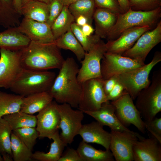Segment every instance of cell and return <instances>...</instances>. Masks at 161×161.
Here are the masks:
<instances>
[{
    "mask_svg": "<svg viewBox=\"0 0 161 161\" xmlns=\"http://www.w3.org/2000/svg\"><path fill=\"white\" fill-rule=\"evenodd\" d=\"M58 161H83L77 150L67 148Z\"/></svg>",
    "mask_w": 161,
    "mask_h": 161,
    "instance_id": "cell-42",
    "label": "cell"
},
{
    "mask_svg": "<svg viewBox=\"0 0 161 161\" xmlns=\"http://www.w3.org/2000/svg\"><path fill=\"white\" fill-rule=\"evenodd\" d=\"M81 30L84 35L89 37L92 35L95 31V29L93 27L92 25L87 23L81 27Z\"/></svg>",
    "mask_w": 161,
    "mask_h": 161,
    "instance_id": "cell-44",
    "label": "cell"
},
{
    "mask_svg": "<svg viewBox=\"0 0 161 161\" xmlns=\"http://www.w3.org/2000/svg\"><path fill=\"white\" fill-rule=\"evenodd\" d=\"M109 149L116 161H132L133 148L138 140L135 134L111 130Z\"/></svg>",
    "mask_w": 161,
    "mask_h": 161,
    "instance_id": "cell-13",
    "label": "cell"
},
{
    "mask_svg": "<svg viewBox=\"0 0 161 161\" xmlns=\"http://www.w3.org/2000/svg\"><path fill=\"white\" fill-rule=\"evenodd\" d=\"M95 7L94 0H80L68 7L75 18L79 15L83 16L87 18L91 25Z\"/></svg>",
    "mask_w": 161,
    "mask_h": 161,
    "instance_id": "cell-34",
    "label": "cell"
},
{
    "mask_svg": "<svg viewBox=\"0 0 161 161\" xmlns=\"http://www.w3.org/2000/svg\"><path fill=\"white\" fill-rule=\"evenodd\" d=\"M83 112L94 118L103 126H106L109 127L111 130L132 133L136 135L139 140L144 138L138 133L129 130L122 124L116 116L114 107L110 101L103 103L100 108L97 111Z\"/></svg>",
    "mask_w": 161,
    "mask_h": 161,
    "instance_id": "cell-18",
    "label": "cell"
},
{
    "mask_svg": "<svg viewBox=\"0 0 161 161\" xmlns=\"http://www.w3.org/2000/svg\"><path fill=\"white\" fill-rule=\"evenodd\" d=\"M133 100L126 92L118 99L110 103L114 107L116 116L123 125L127 127L132 124L142 133H144L145 129L144 122Z\"/></svg>",
    "mask_w": 161,
    "mask_h": 161,
    "instance_id": "cell-11",
    "label": "cell"
},
{
    "mask_svg": "<svg viewBox=\"0 0 161 161\" xmlns=\"http://www.w3.org/2000/svg\"><path fill=\"white\" fill-rule=\"evenodd\" d=\"M83 161H114V159L110 150L97 149L83 140L77 150Z\"/></svg>",
    "mask_w": 161,
    "mask_h": 161,
    "instance_id": "cell-25",
    "label": "cell"
},
{
    "mask_svg": "<svg viewBox=\"0 0 161 161\" xmlns=\"http://www.w3.org/2000/svg\"><path fill=\"white\" fill-rule=\"evenodd\" d=\"M21 16L13 7V0H0V25L12 26L18 22Z\"/></svg>",
    "mask_w": 161,
    "mask_h": 161,
    "instance_id": "cell-32",
    "label": "cell"
},
{
    "mask_svg": "<svg viewBox=\"0 0 161 161\" xmlns=\"http://www.w3.org/2000/svg\"><path fill=\"white\" fill-rule=\"evenodd\" d=\"M20 52L22 67L30 70L59 69L65 60L54 42L42 43L31 41Z\"/></svg>",
    "mask_w": 161,
    "mask_h": 161,
    "instance_id": "cell-2",
    "label": "cell"
},
{
    "mask_svg": "<svg viewBox=\"0 0 161 161\" xmlns=\"http://www.w3.org/2000/svg\"><path fill=\"white\" fill-rule=\"evenodd\" d=\"M135 106L145 121L154 118L161 111V70L153 73L150 84L136 97Z\"/></svg>",
    "mask_w": 161,
    "mask_h": 161,
    "instance_id": "cell-5",
    "label": "cell"
},
{
    "mask_svg": "<svg viewBox=\"0 0 161 161\" xmlns=\"http://www.w3.org/2000/svg\"><path fill=\"white\" fill-rule=\"evenodd\" d=\"M30 41L16 27L8 28L0 32V49L20 50L27 46Z\"/></svg>",
    "mask_w": 161,
    "mask_h": 161,
    "instance_id": "cell-22",
    "label": "cell"
},
{
    "mask_svg": "<svg viewBox=\"0 0 161 161\" xmlns=\"http://www.w3.org/2000/svg\"><path fill=\"white\" fill-rule=\"evenodd\" d=\"M130 9L135 11H149L161 7V0H128Z\"/></svg>",
    "mask_w": 161,
    "mask_h": 161,
    "instance_id": "cell-37",
    "label": "cell"
},
{
    "mask_svg": "<svg viewBox=\"0 0 161 161\" xmlns=\"http://www.w3.org/2000/svg\"><path fill=\"white\" fill-rule=\"evenodd\" d=\"M78 134L87 143H94L109 149L110 134L103 128V126L97 121L82 125Z\"/></svg>",
    "mask_w": 161,
    "mask_h": 161,
    "instance_id": "cell-20",
    "label": "cell"
},
{
    "mask_svg": "<svg viewBox=\"0 0 161 161\" xmlns=\"http://www.w3.org/2000/svg\"><path fill=\"white\" fill-rule=\"evenodd\" d=\"M53 142L50 145L49 151L47 153L39 151L33 153L32 158L38 161H58L67 145L61 139L59 131L52 137Z\"/></svg>",
    "mask_w": 161,
    "mask_h": 161,
    "instance_id": "cell-26",
    "label": "cell"
},
{
    "mask_svg": "<svg viewBox=\"0 0 161 161\" xmlns=\"http://www.w3.org/2000/svg\"><path fill=\"white\" fill-rule=\"evenodd\" d=\"M144 62L123 56L106 52L101 62V72L103 80L116 76L140 67Z\"/></svg>",
    "mask_w": 161,
    "mask_h": 161,
    "instance_id": "cell-12",
    "label": "cell"
},
{
    "mask_svg": "<svg viewBox=\"0 0 161 161\" xmlns=\"http://www.w3.org/2000/svg\"><path fill=\"white\" fill-rule=\"evenodd\" d=\"M53 99L49 91L35 93L24 97L20 111L33 114L45 108Z\"/></svg>",
    "mask_w": 161,
    "mask_h": 161,
    "instance_id": "cell-23",
    "label": "cell"
},
{
    "mask_svg": "<svg viewBox=\"0 0 161 161\" xmlns=\"http://www.w3.org/2000/svg\"><path fill=\"white\" fill-rule=\"evenodd\" d=\"M20 50L0 49V87L10 89L22 70Z\"/></svg>",
    "mask_w": 161,
    "mask_h": 161,
    "instance_id": "cell-10",
    "label": "cell"
},
{
    "mask_svg": "<svg viewBox=\"0 0 161 161\" xmlns=\"http://www.w3.org/2000/svg\"><path fill=\"white\" fill-rule=\"evenodd\" d=\"M71 29L86 52L88 51L101 40V38L95 34L89 37L86 35L82 31L81 27L78 25L75 22L71 24Z\"/></svg>",
    "mask_w": 161,
    "mask_h": 161,
    "instance_id": "cell-36",
    "label": "cell"
},
{
    "mask_svg": "<svg viewBox=\"0 0 161 161\" xmlns=\"http://www.w3.org/2000/svg\"><path fill=\"white\" fill-rule=\"evenodd\" d=\"M13 5L16 11L21 15V0H13Z\"/></svg>",
    "mask_w": 161,
    "mask_h": 161,
    "instance_id": "cell-47",
    "label": "cell"
},
{
    "mask_svg": "<svg viewBox=\"0 0 161 161\" xmlns=\"http://www.w3.org/2000/svg\"><path fill=\"white\" fill-rule=\"evenodd\" d=\"M3 161V159L2 157L1 156V155L0 153V161Z\"/></svg>",
    "mask_w": 161,
    "mask_h": 161,
    "instance_id": "cell-51",
    "label": "cell"
},
{
    "mask_svg": "<svg viewBox=\"0 0 161 161\" xmlns=\"http://www.w3.org/2000/svg\"><path fill=\"white\" fill-rule=\"evenodd\" d=\"M56 76L53 72L23 68L10 89L16 94L23 97L49 91Z\"/></svg>",
    "mask_w": 161,
    "mask_h": 161,
    "instance_id": "cell-3",
    "label": "cell"
},
{
    "mask_svg": "<svg viewBox=\"0 0 161 161\" xmlns=\"http://www.w3.org/2000/svg\"><path fill=\"white\" fill-rule=\"evenodd\" d=\"M161 41V21L152 30L142 34L133 46L122 55L145 62L151 50Z\"/></svg>",
    "mask_w": 161,
    "mask_h": 161,
    "instance_id": "cell-14",
    "label": "cell"
},
{
    "mask_svg": "<svg viewBox=\"0 0 161 161\" xmlns=\"http://www.w3.org/2000/svg\"><path fill=\"white\" fill-rule=\"evenodd\" d=\"M54 43L60 49L72 51L80 61L84 57L86 52L71 29L55 40Z\"/></svg>",
    "mask_w": 161,
    "mask_h": 161,
    "instance_id": "cell-27",
    "label": "cell"
},
{
    "mask_svg": "<svg viewBox=\"0 0 161 161\" xmlns=\"http://www.w3.org/2000/svg\"><path fill=\"white\" fill-rule=\"evenodd\" d=\"M161 17V7L149 11H135L130 9L117 16V21L109 33L108 41L118 38L124 30L134 27H155Z\"/></svg>",
    "mask_w": 161,
    "mask_h": 161,
    "instance_id": "cell-4",
    "label": "cell"
},
{
    "mask_svg": "<svg viewBox=\"0 0 161 161\" xmlns=\"http://www.w3.org/2000/svg\"><path fill=\"white\" fill-rule=\"evenodd\" d=\"M106 49V43L101 39L86 52L80 61L81 66L77 75L78 80L80 84L90 79L102 78L101 62Z\"/></svg>",
    "mask_w": 161,
    "mask_h": 161,
    "instance_id": "cell-8",
    "label": "cell"
},
{
    "mask_svg": "<svg viewBox=\"0 0 161 161\" xmlns=\"http://www.w3.org/2000/svg\"><path fill=\"white\" fill-rule=\"evenodd\" d=\"M75 23L80 27L87 23L90 24L89 20L87 18L83 15H79L76 17L75 18Z\"/></svg>",
    "mask_w": 161,
    "mask_h": 161,
    "instance_id": "cell-45",
    "label": "cell"
},
{
    "mask_svg": "<svg viewBox=\"0 0 161 161\" xmlns=\"http://www.w3.org/2000/svg\"><path fill=\"white\" fill-rule=\"evenodd\" d=\"M117 81V79L115 76L103 80V88L106 95L112 90Z\"/></svg>",
    "mask_w": 161,
    "mask_h": 161,
    "instance_id": "cell-43",
    "label": "cell"
},
{
    "mask_svg": "<svg viewBox=\"0 0 161 161\" xmlns=\"http://www.w3.org/2000/svg\"><path fill=\"white\" fill-rule=\"evenodd\" d=\"M144 122L145 129L161 143V118L155 117Z\"/></svg>",
    "mask_w": 161,
    "mask_h": 161,
    "instance_id": "cell-38",
    "label": "cell"
},
{
    "mask_svg": "<svg viewBox=\"0 0 161 161\" xmlns=\"http://www.w3.org/2000/svg\"><path fill=\"white\" fill-rule=\"evenodd\" d=\"M103 79L96 78L88 80L81 84L82 91L78 109L82 111L98 110L106 101L103 86Z\"/></svg>",
    "mask_w": 161,
    "mask_h": 161,
    "instance_id": "cell-9",
    "label": "cell"
},
{
    "mask_svg": "<svg viewBox=\"0 0 161 161\" xmlns=\"http://www.w3.org/2000/svg\"><path fill=\"white\" fill-rule=\"evenodd\" d=\"M32 0H21L22 7Z\"/></svg>",
    "mask_w": 161,
    "mask_h": 161,
    "instance_id": "cell-50",
    "label": "cell"
},
{
    "mask_svg": "<svg viewBox=\"0 0 161 161\" xmlns=\"http://www.w3.org/2000/svg\"><path fill=\"white\" fill-rule=\"evenodd\" d=\"M64 6L68 7L70 5L80 0H61Z\"/></svg>",
    "mask_w": 161,
    "mask_h": 161,
    "instance_id": "cell-48",
    "label": "cell"
},
{
    "mask_svg": "<svg viewBox=\"0 0 161 161\" xmlns=\"http://www.w3.org/2000/svg\"><path fill=\"white\" fill-rule=\"evenodd\" d=\"M12 130L8 123L0 118V153L4 161H13L11 136Z\"/></svg>",
    "mask_w": 161,
    "mask_h": 161,
    "instance_id": "cell-31",
    "label": "cell"
},
{
    "mask_svg": "<svg viewBox=\"0 0 161 161\" xmlns=\"http://www.w3.org/2000/svg\"><path fill=\"white\" fill-rule=\"evenodd\" d=\"M161 61V52H155L149 63L115 76L125 90L133 100H135L140 92L151 83L149 75L152 69Z\"/></svg>",
    "mask_w": 161,
    "mask_h": 161,
    "instance_id": "cell-6",
    "label": "cell"
},
{
    "mask_svg": "<svg viewBox=\"0 0 161 161\" xmlns=\"http://www.w3.org/2000/svg\"><path fill=\"white\" fill-rule=\"evenodd\" d=\"M161 144L152 137L138 140L133 148V161H161Z\"/></svg>",
    "mask_w": 161,
    "mask_h": 161,
    "instance_id": "cell-19",
    "label": "cell"
},
{
    "mask_svg": "<svg viewBox=\"0 0 161 161\" xmlns=\"http://www.w3.org/2000/svg\"><path fill=\"white\" fill-rule=\"evenodd\" d=\"M2 118L8 123L12 131L25 127L36 126V116L20 111L5 115Z\"/></svg>",
    "mask_w": 161,
    "mask_h": 161,
    "instance_id": "cell-30",
    "label": "cell"
},
{
    "mask_svg": "<svg viewBox=\"0 0 161 161\" xmlns=\"http://www.w3.org/2000/svg\"><path fill=\"white\" fill-rule=\"evenodd\" d=\"M95 7L109 10L118 15L123 13L117 0H94Z\"/></svg>",
    "mask_w": 161,
    "mask_h": 161,
    "instance_id": "cell-39",
    "label": "cell"
},
{
    "mask_svg": "<svg viewBox=\"0 0 161 161\" xmlns=\"http://www.w3.org/2000/svg\"><path fill=\"white\" fill-rule=\"evenodd\" d=\"M117 1L123 13L128 11L130 9L128 0H117Z\"/></svg>",
    "mask_w": 161,
    "mask_h": 161,
    "instance_id": "cell-46",
    "label": "cell"
},
{
    "mask_svg": "<svg viewBox=\"0 0 161 161\" xmlns=\"http://www.w3.org/2000/svg\"><path fill=\"white\" fill-rule=\"evenodd\" d=\"M118 15L107 9L97 8L93 16L95 34L100 38H106L117 21Z\"/></svg>",
    "mask_w": 161,
    "mask_h": 161,
    "instance_id": "cell-21",
    "label": "cell"
},
{
    "mask_svg": "<svg viewBox=\"0 0 161 161\" xmlns=\"http://www.w3.org/2000/svg\"><path fill=\"white\" fill-rule=\"evenodd\" d=\"M41 2H42L47 4L49 3L52 0H34Z\"/></svg>",
    "mask_w": 161,
    "mask_h": 161,
    "instance_id": "cell-49",
    "label": "cell"
},
{
    "mask_svg": "<svg viewBox=\"0 0 161 161\" xmlns=\"http://www.w3.org/2000/svg\"><path fill=\"white\" fill-rule=\"evenodd\" d=\"M49 12V4L32 0L23 5L21 14L24 18L42 22H46Z\"/></svg>",
    "mask_w": 161,
    "mask_h": 161,
    "instance_id": "cell-24",
    "label": "cell"
},
{
    "mask_svg": "<svg viewBox=\"0 0 161 161\" xmlns=\"http://www.w3.org/2000/svg\"><path fill=\"white\" fill-rule=\"evenodd\" d=\"M152 28L149 26L134 27L123 31L115 39L106 43V52L122 55L131 48L140 36Z\"/></svg>",
    "mask_w": 161,
    "mask_h": 161,
    "instance_id": "cell-16",
    "label": "cell"
},
{
    "mask_svg": "<svg viewBox=\"0 0 161 161\" xmlns=\"http://www.w3.org/2000/svg\"><path fill=\"white\" fill-rule=\"evenodd\" d=\"M49 4V16L46 22L51 27L60 13L64 5L61 0H52Z\"/></svg>",
    "mask_w": 161,
    "mask_h": 161,
    "instance_id": "cell-40",
    "label": "cell"
},
{
    "mask_svg": "<svg viewBox=\"0 0 161 161\" xmlns=\"http://www.w3.org/2000/svg\"><path fill=\"white\" fill-rule=\"evenodd\" d=\"M24 97L0 91V118L20 111Z\"/></svg>",
    "mask_w": 161,
    "mask_h": 161,
    "instance_id": "cell-29",
    "label": "cell"
},
{
    "mask_svg": "<svg viewBox=\"0 0 161 161\" xmlns=\"http://www.w3.org/2000/svg\"><path fill=\"white\" fill-rule=\"evenodd\" d=\"M75 21V17L68 7L64 6L51 27L55 40L70 30L71 24Z\"/></svg>",
    "mask_w": 161,
    "mask_h": 161,
    "instance_id": "cell-28",
    "label": "cell"
},
{
    "mask_svg": "<svg viewBox=\"0 0 161 161\" xmlns=\"http://www.w3.org/2000/svg\"><path fill=\"white\" fill-rule=\"evenodd\" d=\"M58 103L52 101L36 116L39 138L50 140L60 129V117L58 108Z\"/></svg>",
    "mask_w": 161,
    "mask_h": 161,
    "instance_id": "cell-15",
    "label": "cell"
},
{
    "mask_svg": "<svg viewBox=\"0 0 161 161\" xmlns=\"http://www.w3.org/2000/svg\"><path fill=\"white\" fill-rule=\"evenodd\" d=\"M79 69L73 58L64 60L49 91L57 103L78 108L82 91L81 84L77 79Z\"/></svg>",
    "mask_w": 161,
    "mask_h": 161,
    "instance_id": "cell-1",
    "label": "cell"
},
{
    "mask_svg": "<svg viewBox=\"0 0 161 161\" xmlns=\"http://www.w3.org/2000/svg\"><path fill=\"white\" fill-rule=\"evenodd\" d=\"M12 132L30 149L32 151L38 138V132L35 127H25L15 129Z\"/></svg>",
    "mask_w": 161,
    "mask_h": 161,
    "instance_id": "cell-35",
    "label": "cell"
},
{
    "mask_svg": "<svg viewBox=\"0 0 161 161\" xmlns=\"http://www.w3.org/2000/svg\"><path fill=\"white\" fill-rule=\"evenodd\" d=\"M58 108L60 117V137L66 144H70L81 127L84 113L78 109H74L67 103L58 104Z\"/></svg>",
    "mask_w": 161,
    "mask_h": 161,
    "instance_id": "cell-7",
    "label": "cell"
},
{
    "mask_svg": "<svg viewBox=\"0 0 161 161\" xmlns=\"http://www.w3.org/2000/svg\"><path fill=\"white\" fill-rule=\"evenodd\" d=\"M16 28L31 41L46 43L55 41L51 27L47 22L24 18Z\"/></svg>",
    "mask_w": 161,
    "mask_h": 161,
    "instance_id": "cell-17",
    "label": "cell"
},
{
    "mask_svg": "<svg viewBox=\"0 0 161 161\" xmlns=\"http://www.w3.org/2000/svg\"><path fill=\"white\" fill-rule=\"evenodd\" d=\"M126 92L122 84L117 81L112 90L106 95V101L115 100Z\"/></svg>",
    "mask_w": 161,
    "mask_h": 161,
    "instance_id": "cell-41",
    "label": "cell"
},
{
    "mask_svg": "<svg viewBox=\"0 0 161 161\" xmlns=\"http://www.w3.org/2000/svg\"><path fill=\"white\" fill-rule=\"evenodd\" d=\"M11 149L14 161H33V153L12 132L11 136Z\"/></svg>",
    "mask_w": 161,
    "mask_h": 161,
    "instance_id": "cell-33",
    "label": "cell"
}]
</instances>
